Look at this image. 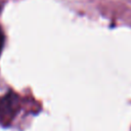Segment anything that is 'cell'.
Segmentation results:
<instances>
[{"instance_id": "6da1fadb", "label": "cell", "mask_w": 131, "mask_h": 131, "mask_svg": "<svg viewBox=\"0 0 131 131\" xmlns=\"http://www.w3.org/2000/svg\"><path fill=\"white\" fill-rule=\"evenodd\" d=\"M20 110V99L14 93L9 91L0 97V124L9 125Z\"/></svg>"}, {"instance_id": "7a4b0ae2", "label": "cell", "mask_w": 131, "mask_h": 131, "mask_svg": "<svg viewBox=\"0 0 131 131\" xmlns=\"http://www.w3.org/2000/svg\"><path fill=\"white\" fill-rule=\"evenodd\" d=\"M4 42H5V36H4L2 29L0 28V55H1V52H2V49L4 46Z\"/></svg>"}]
</instances>
